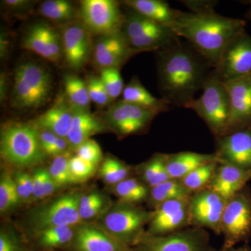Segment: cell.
Wrapping results in <instances>:
<instances>
[{
    "instance_id": "cell-44",
    "label": "cell",
    "mask_w": 251,
    "mask_h": 251,
    "mask_svg": "<svg viewBox=\"0 0 251 251\" xmlns=\"http://www.w3.org/2000/svg\"><path fill=\"white\" fill-rule=\"evenodd\" d=\"M0 251H33L9 229H1L0 232Z\"/></svg>"
},
{
    "instance_id": "cell-3",
    "label": "cell",
    "mask_w": 251,
    "mask_h": 251,
    "mask_svg": "<svg viewBox=\"0 0 251 251\" xmlns=\"http://www.w3.org/2000/svg\"><path fill=\"white\" fill-rule=\"evenodd\" d=\"M0 153L4 161L18 168L40 164L46 157L39 129L29 124L18 122L8 124L1 129Z\"/></svg>"
},
{
    "instance_id": "cell-29",
    "label": "cell",
    "mask_w": 251,
    "mask_h": 251,
    "mask_svg": "<svg viewBox=\"0 0 251 251\" xmlns=\"http://www.w3.org/2000/svg\"><path fill=\"white\" fill-rule=\"evenodd\" d=\"M166 153H156L140 166V175L145 184L151 188L171 179L166 166Z\"/></svg>"
},
{
    "instance_id": "cell-34",
    "label": "cell",
    "mask_w": 251,
    "mask_h": 251,
    "mask_svg": "<svg viewBox=\"0 0 251 251\" xmlns=\"http://www.w3.org/2000/svg\"><path fill=\"white\" fill-rule=\"evenodd\" d=\"M21 202L14 176L6 172L1 173L0 178V211L1 214L9 212Z\"/></svg>"
},
{
    "instance_id": "cell-46",
    "label": "cell",
    "mask_w": 251,
    "mask_h": 251,
    "mask_svg": "<svg viewBox=\"0 0 251 251\" xmlns=\"http://www.w3.org/2000/svg\"><path fill=\"white\" fill-rule=\"evenodd\" d=\"M181 2L191 9L193 13H204L215 11L217 1H182Z\"/></svg>"
},
{
    "instance_id": "cell-19",
    "label": "cell",
    "mask_w": 251,
    "mask_h": 251,
    "mask_svg": "<svg viewBox=\"0 0 251 251\" xmlns=\"http://www.w3.org/2000/svg\"><path fill=\"white\" fill-rule=\"evenodd\" d=\"M69 251H134L103 229L91 224L77 226L75 237Z\"/></svg>"
},
{
    "instance_id": "cell-33",
    "label": "cell",
    "mask_w": 251,
    "mask_h": 251,
    "mask_svg": "<svg viewBox=\"0 0 251 251\" xmlns=\"http://www.w3.org/2000/svg\"><path fill=\"white\" fill-rule=\"evenodd\" d=\"M219 163V161H216L199 167L180 181L192 193L204 189L210 184Z\"/></svg>"
},
{
    "instance_id": "cell-16",
    "label": "cell",
    "mask_w": 251,
    "mask_h": 251,
    "mask_svg": "<svg viewBox=\"0 0 251 251\" xmlns=\"http://www.w3.org/2000/svg\"><path fill=\"white\" fill-rule=\"evenodd\" d=\"M189 199L173 200L157 206L149 223L147 235H166L189 226Z\"/></svg>"
},
{
    "instance_id": "cell-37",
    "label": "cell",
    "mask_w": 251,
    "mask_h": 251,
    "mask_svg": "<svg viewBox=\"0 0 251 251\" xmlns=\"http://www.w3.org/2000/svg\"><path fill=\"white\" fill-rule=\"evenodd\" d=\"M99 171L103 181L114 186L128 178L130 168L116 158L108 157L104 160Z\"/></svg>"
},
{
    "instance_id": "cell-24",
    "label": "cell",
    "mask_w": 251,
    "mask_h": 251,
    "mask_svg": "<svg viewBox=\"0 0 251 251\" xmlns=\"http://www.w3.org/2000/svg\"><path fill=\"white\" fill-rule=\"evenodd\" d=\"M108 130L105 122L99 120L87 110L74 108L72 126L67 137L69 147L76 149L90 139L92 135L103 133Z\"/></svg>"
},
{
    "instance_id": "cell-12",
    "label": "cell",
    "mask_w": 251,
    "mask_h": 251,
    "mask_svg": "<svg viewBox=\"0 0 251 251\" xmlns=\"http://www.w3.org/2000/svg\"><path fill=\"white\" fill-rule=\"evenodd\" d=\"M134 251H215L208 234L201 228L179 230L163 236H148L133 248Z\"/></svg>"
},
{
    "instance_id": "cell-2",
    "label": "cell",
    "mask_w": 251,
    "mask_h": 251,
    "mask_svg": "<svg viewBox=\"0 0 251 251\" xmlns=\"http://www.w3.org/2000/svg\"><path fill=\"white\" fill-rule=\"evenodd\" d=\"M244 20L225 17L216 11L204 13L179 11L171 29L184 38L213 68L229 41L245 30Z\"/></svg>"
},
{
    "instance_id": "cell-17",
    "label": "cell",
    "mask_w": 251,
    "mask_h": 251,
    "mask_svg": "<svg viewBox=\"0 0 251 251\" xmlns=\"http://www.w3.org/2000/svg\"><path fill=\"white\" fill-rule=\"evenodd\" d=\"M224 84L230 102L228 134L251 125V75Z\"/></svg>"
},
{
    "instance_id": "cell-28",
    "label": "cell",
    "mask_w": 251,
    "mask_h": 251,
    "mask_svg": "<svg viewBox=\"0 0 251 251\" xmlns=\"http://www.w3.org/2000/svg\"><path fill=\"white\" fill-rule=\"evenodd\" d=\"M122 100L148 109L158 115L169 109L170 104L164 99H158L145 89L136 77L125 86Z\"/></svg>"
},
{
    "instance_id": "cell-45",
    "label": "cell",
    "mask_w": 251,
    "mask_h": 251,
    "mask_svg": "<svg viewBox=\"0 0 251 251\" xmlns=\"http://www.w3.org/2000/svg\"><path fill=\"white\" fill-rule=\"evenodd\" d=\"M14 177L21 202H29L34 200L32 176L25 172H19Z\"/></svg>"
},
{
    "instance_id": "cell-11",
    "label": "cell",
    "mask_w": 251,
    "mask_h": 251,
    "mask_svg": "<svg viewBox=\"0 0 251 251\" xmlns=\"http://www.w3.org/2000/svg\"><path fill=\"white\" fill-rule=\"evenodd\" d=\"M214 69L223 82L251 75V36L246 30L225 47Z\"/></svg>"
},
{
    "instance_id": "cell-42",
    "label": "cell",
    "mask_w": 251,
    "mask_h": 251,
    "mask_svg": "<svg viewBox=\"0 0 251 251\" xmlns=\"http://www.w3.org/2000/svg\"><path fill=\"white\" fill-rule=\"evenodd\" d=\"M86 82L91 101L101 106L111 101L100 77L91 76Z\"/></svg>"
},
{
    "instance_id": "cell-49",
    "label": "cell",
    "mask_w": 251,
    "mask_h": 251,
    "mask_svg": "<svg viewBox=\"0 0 251 251\" xmlns=\"http://www.w3.org/2000/svg\"><path fill=\"white\" fill-rule=\"evenodd\" d=\"M0 83H1V88H0V92H1V100L4 101L5 98V97H6V80H5V76L4 75H2L1 74V82H0Z\"/></svg>"
},
{
    "instance_id": "cell-4",
    "label": "cell",
    "mask_w": 251,
    "mask_h": 251,
    "mask_svg": "<svg viewBox=\"0 0 251 251\" xmlns=\"http://www.w3.org/2000/svg\"><path fill=\"white\" fill-rule=\"evenodd\" d=\"M185 108L196 112L216 138L226 134L230 115V102L228 92L214 69L203 87L202 95L193 99Z\"/></svg>"
},
{
    "instance_id": "cell-41",
    "label": "cell",
    "mask_w": 251,
    "mask_h": 251,
    "mask_svg": "<svg viewBox=\"0 0 251 251\" xmlns=\"http://www.w3.org/2000/svg\"><path fill=\"white\" fill-rule=\"evenodd\" d=\"M73 184L82 183L92 177L97 171V166L82 159L80 157L72 156L69 163Z\"/></svg>"
},
{
    "instance_id": "cell-39",
    "label": "cell",
    "mask_w": 251,
    "mask_h": 251,
    "mask_svg": "<svg viewBox=\"0 0 251 251\" xmlns=\"http://www.w3.org/2000/svg\"><path fill=\"white\" fill-rule=\"evenodd\" d=\"M31 176L34 188V200L39 201L49 197L58 188L51 177L49 170L45 168H37Z\"/></svg>"
},
{
    "instance_id": "cell-20",
    "label": "cell",
    "mask_w": 251,
    "mask_h": 251,
    "mask_svg": "<svg viewBox=\"0 0 251 251\" xmlns=\"http://www.w3.org/2000/svg\"><path fill=\"white\" fill-rule=\"evenodd\" d=\"M62 41L63 54L69 67L79 69L83 67L90 54L89 31L78 23L70 25L63 30Z\"/></svg>"
},
{
    "instance_id": "cell-1",
    "label": "cell",
    "mask_w": 251,
    "mask_h": 251,
    "mask_svg": "<svg viewBox=\"0 0 251 251\" xmlns=\"http://www.w3.org/2000/svg\"><path fill=\"white\" fill-rule=\"evenodd\" d=\"M158 52V77L163 97L170 105L186 108L210 76L214 68L189 43L180 37Z\"/></svg>"
},
{
    "instance_id": "cell-15",
    "label": "cell",
    "mask_w": 251,
    "mask_h": 251,
    "mask_svg": "<svg viewBox=\"0 0 251 251\" xmlns=\"http://www.w3.org/2000/svg\"><path fill=\"white\" fill-rule=\"evenodd\" d=\"M214 153L219 163L237 166L251 174V125L216 138Z\"/></svg>"
},
{
    "instance_id": "cell-27",
    "label": "cell",
    "mask_w": 251,
    "mask_h": 251,
    "mask_svg": "<svg viewBox=\"0 0 251 251\" xmlns=\"http://www.w3.org/2000/svg\"><path fill=\"white\" fill-rule=\"evenodd\" d=\"M125 4L138 14L171 28L180 11L161 0H128Z\"/></svg>"
},
{
    "instance_id": "cell-7",
    "label": "cell",
    "mask_w": 251,
    "mask_h": 251,
    "mask_svg": "<svg viewBox=\"0 0 251 251\" xmlns=\"http://www.w3.org/2000/svg\"><path fill=\"white\" fill-rule=\"evenodd\" d=\"M130 10L125 15L121 34L133 53L151 50L157 52L179 37L171 27Z\"/></svg>"
},
{
    "instance_id": "cell-26",
    "label": "cell",
    "mask_w": 251,
    "mask_h": 251,
    "mask_svg": "<svg viewBox=\"0 0 251 251\" xmlns=\"http://www.w3.org/2000/svg\"><path fill=\"white\" fill-rule=\"evenodd\" d=\"M77 226H64L46 229L33 235V251L68 250L75 237Z\"/></svg>"
},
{
    "instance_id": "cell-6",
    "label": "cell",
    "mask_w": 251,
    "mask_h": 251,
    "mask_svg": "<svg viewBox=\"0 0 251 251\" xmlns=\"http://www.w3.org/2000/svg\"><path fill=\"white\" fill-rule=\"evenodd\" d=\"M153 215V211L121 202L104 214L100 227L119 242L134 248L146 235L145 227Z\"/></svg>"
},
{
    "instance_id": "cell-21",
    "label": "cell",
    "mask_w": 251,
    "mask_h": 251,
    "mask_svg": "<svg viewBox=\"0 0 251 251\" xmlns=\"http://www.w3.org/2000/svg\"><path fill=\"white\" fill-rule=\"evenodd\" d=\"M133 54L121 33L102 36L94 47V60L101 69L120 68Z\"/></svg>"
},
{
    "instance_id": "cell-30",
    "label": "cell",
    "mask_w": 251,
    "mask_h": 251,
    "mask_svg": "<svg viewBox=\"0 0 251 251\" xmlns=\"http://www.w3.org/2000/svg\"><path fill=\"white\" fill-rule=\"evenodd\" d=\"M193 193L185 187L179 179H171L150 188V199L155 207L166 201L189 199Z\"/></svg>"
},
{
    "instance_id": "cell-13",
    "label": "cell",
    "mask_w": 251,
    "mask_h": 251,
    "mask_svg": "<svg viewBox=\"0 0 251 251\" xmlns=\"http://www.w3.org/2000/svg\"><path fill=\"white\" fill-rule=\"evenodd\" d=\"M226 203V200L209 188L193 193L189 199V226L207 227L221 234Z\"/></svg>"
},
{
    "instance_id": "cell-31",
    "label": "cell",
    "mask_w": 251,
    "mask_h": 251,
    "mask_svg": "<svg viewBox=\"0 0 251 251\" xmlns=\"http://www.w3.org/2000/svg\"><path fill=\"white\" fill-rule=\"evenodd\" d=\"M64 90L68 102L73 108L87 110L91 100L87 82L74 75H66L64 77Z\"/></svg>"
},
{
    "instance_id": "cell-38",
    "label": "cell",
    "mask_w": 251,
    "mask_h": 251,
    "mask_svg": "<svg viewBox=\"0 0 251 251\" xmlns=\"http://www.w3.org/2000/svg\"><path fill=\"white\" fill-rule=\"evenodd\" d=\"M72 157L71 153L67 151L54 157L50 166V175L58 188L73 184L69 169V163Z\"/></svg>"
},
{
    "instance_id": "cell-5",
    "label": "cell",
    "mask_w": 251,
    "mask_h": 251,
    "mask_svg": "<svg viewBox=\"0 0 251 251\" xmlns=\"http://www.w3.org/2000/svg\"><path fill=\"white\" fill-rule=\"evenodd\" d=\"M12 103L21 110L40 108L50 97L52 80L50 73L40 64L25 62L14 73Z\"/></svg>"
},
{
    "instance_id": "cell-50",
    "label": "cell",
    "mask_w": 251,
    "mask_h": 251,
    "mask_svg": "<svg viewBox=\"0 0 251 251\" xmlns=\"http://www.w3.org/2000/svg\"><path fill=\"white\" fill-rule=\"evenodd\" d=\"M227 251H251V249L247 244H246V245L242 246V247L232 248V249H229Z\"/></svg>"
},
{
    "instance_id": "cell-47",
    "label": "cell",
    "mask_w": 251,
    "mask_h": 251,
    "mask_svg": "<svg viewBox=\"0 0 251 251\" xmlns=\"http://www.w3.org/2000/svg\"><path fill=\"white\" fill-rule=\"evenodd\" d=\"M8 8L13 10L22 9L30 4V1L25 0H6L3 1Z\"/></svg>"
},
{
    "instance_id": "cell-8",
    "label": "cell",
    "mask_w": 251,
    "mask_h": 251,
    "mask_svg": "<svg viewBox=\"0 0 251 251\" xmlns=\"http://www.w3.org/2000/svg\"><path fill=\"white\" fill-rule=\"evenodd\" d=\"M221 233L224 244L221 251H227L251 238V194L246 186L226 203L222 221Z\"/></svg>"
},
{
    "instance_id": "cell-18",
    "label": "cell",
    "mask_w": 251,
    "mask_h": 251,
    "mask_svg": "<svg viewBox=\"0 0 251 251\" xmlns=\"http://www.w3.org/2000/svg\"><path fill=\"white\" fill-rule=\"evenodd\" d=\"M23 47L54 64H58L63 54L62 37L46 23H36L28 29Z\"/></svg>"
},
{
    "instance_id": "cell-14",
    "label": "cell",
    "mask_w": 251,
    "mask_h": 251,
    "mask_svg": "<svg viewBox=\"0 0 251 251\" xmlns=\"http://www.w3.org/2000/svg\"><path fill=\"white\" fill-rule=\"evenodd\" d=\"M156 115L148 109L120 100L105 113V123L118 135L126 137L145 131Z\"/></svg>"
},
{
    "instance_id": "cell-10",
    "label": "cell",
    "mask_w": 251,
    "mask_h": 251,
    "mask_svg": "<svg viewBox=\"0 0 251 251\" xmlns=\"http://www.w3.org/2000/svg\"><path fill=\"white\" fill-rule=\"evenodd\" d=\"M80 14L82 25L89 32L107 36L121 33L125 21L118 3L112 0H84Z\"/></svg>"
},
{
    "instance_id": "cell-23",
    "label": "cell",
    "mask_w": 251,
    "mask_h": 251,
    "mask_svg": "<svg viewBox=\"0 0 251 251\" xmlns=\"http://www.w3.org/2000/svg\"><path fill=\"white\" fill-rule=\"evenodd\" d=\"M74 108L71 104L59 99L54 105L46 110L36 120L39 129L49 130L61 138H66L69 134L74 118Z\"/></svg>"
},
{
    "instance_id": "cell-25",
    "label": "cell",
    "mask_w": 251,
    "mask_h": 251,
    "mask_svg": "<svg viewBox=\"0 0 251 251\" xmlns=\"http://www.w3.org/2000/svg\"><path fill=\"white\" fill-rule=\"evenodd\" d=\"M218 161L215 153L206 154L181 151L170 153L166 156V166L171 179H181L199 167Z\"/></svg>"
},
{
    "instance_id": "cell-48",
    "label": "cell",
    "mask_w": 251,
    "mask_h": 251,
    "mask_svg": "<svg viewBox=\"0 0 251 251\" xmlns=\"http://www.w3.org/2000/svg\"><path fill=\"white\" fill-rule=\"evenodd\" d=\"M1 43H0V47H1V57H4L7 54L8 49H9V40L6 39V36L4 34L1 35Z\"/></svg>"
},
{
    "instance_id": "cell-36",
    "label": "cell",
    "mask_w": 251,
    "mask_h": 251,
    "mask_svg": "<svg viewBox=\"0 0 251 251\" xmlns=\"http://www.w3.org/2000/svg\"><path fill=\"white\" fill-rule=\"evenodd\" d=\"M107 205V200L99 191H92L81 196L79 202V214L82 221L94 219L103 212Z\"/></svg>"
},
{
    "instance_id": "cell-43",
    "label": "cell",
    "mask_w": 251,
    "mask_h": 251,
    "mask_svg": "<svg viewBox=\"0 0 251 251\" xmlns=\"http://www.w3.org/2000/svg\"><path fill=\"white\" fill-rule=\"evenodd\" d=\"M77 156L94 166L101 161L103 153L99 144L93 140H88L76 149Z\"/></svg>"
},
{
    "instance_id": "cell-22",
    "label": "cell",
    "mask_w": 251,
    "mask_h": 251,
    "mask_svg": "<svg viewBox=\"0 0 251 251\" xmlns=\"http://www.w3.org/2000/svg\"><path fill=\"white\" fill-rule=\"evenodd\" d=\"M251 180V174L227 163H219L207 188L228 201L242 191Z\"/></svg>"
},
{
    "instance_id": "cell-35",
    "label": "cell",
    "mask_w": 251,
    "mask_h": 251,
    "mask_svg": "<svg viewBox=\"0 0 251 251\" xmlns=\"http://www.w3.org/2000/svg\"><path fill=\"white\" fill-rule=\"evenodd\" d=\"M43 16L57 22L70 21L75 15V9L70 1L66 0H48L39 7Z\"/></svg>"
},
{
    "instance_id": "cell-51",
    "label": "cell",
    "mask_w": 251,
    "mask_h": 251,
    "mask_svg": "<svg viewBox=\"0 0 251 251\" xmlns=\"http://www.w3.org/2000/svg\"><path fill=\"white\" fill-rule=\"evenodd\" d=\"M249 4H250V8H249L247 14H246V18H247V19L250 20L251 21V1H249Z\"/></svg>"
},
{
    "instance_id": "cell-40",
    "label": "cell",
    "mask_w": 251,
    "mask_h": 251,
    "mask_svg": "<svg viewBox=\"0 0 251 251\" xmlns=\"http://www.w3.org/2000/svg\"><path fill=\"white\" fill-rule=\"evenodd\" d=\"M100 78L111 100L120 97L123 92V79L120 68H104L100 70Z\"/></svg>"
},
{
    "instance_id": "cell-32",
    "label": "cell",
    "mask_w": 251,
    "mask_h": 251,
    "mask_svg": "<svg viewBox=\"0 0 251 251\" xmlns=\"http://www.w3.org/2000/svg\"><path fill=\"white\" fill-rule=\"evenodd\" d=\"M113 190L121 202L130 204L143 202L150 195L148 186L135 178H127L114 185Z\"/></svg>"
},
{
    "instance_id": "cell-9",
    "label": "cell",
    "mask_w": 251,
    "mask_h": 251,
    "mask_svg": "<svg viewBox=\"0 0 251 251\" xmlns=\"http://www.w3.org/2000/svg\"><path fill=\"white\" fill-rule=\"evenodd\" d=\"M79 192L68 193L34 209L29 216L33 235L59 226H77L82 223L79 214Z\"/></svg>"
}]
</instances>
